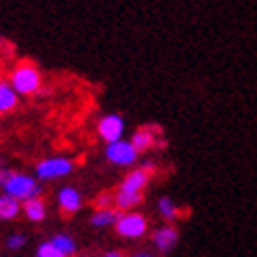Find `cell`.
I'll use <instances>...</instances> for the list:
<instances>
[{"label":"cell","instance_id":"cell-8","mask_svg":"<svg viewBox=\"0 0 257 257\" xmlns=\"http://www.w3.org/2000/svg\"><path fill=\"white\" fill-rule=\"evenodd\" d=\"M57 205L63 215H76L82 209V194L74 186H63L57 192Z\"/></svg>","mask_w":257,"mask_h":257},{"label":"cell","instance_id":"cell-15","mask_svg":"<svg viewBox=\"0 0 257 257\" xmlns=\"http://www.w3.org/2000/svg\"><path fill=\"white\" fill-rule=\"evenodd\" d=\"M51 242L55 244V247L66 257H74L76 251H78V244H76V240H74V236H70V234L59 232V234H55V236L51 238Z\"/></svg>","mask_w":257,"mask_h":257},{"label":"cell","instance_id":"cell-18","mask_svg":"<svg viewBox=\"0 0 257 257\" xmlns=\"http://www.w3.org/2000/svg\"><path fill=\"white\" fill-rule=\"evenodd\" d=\"M36 257H66V255H63L51 240H45V242H40V244H38Z\"/></svg>","mask_w":257,"mask_h":257},{"label":"cell","instance_id":"cell-17","mask_svg":"<svg viewBox=\"0 0 257 257\" xmlns=\"http://www.w3.org/2000/svg\"><path fill=\"white\" fill-rule=\"evenodd\" d=\"M5 244H7L9 251H19V249H24L28 244V236L24 232H13V234H9V236H7Z\"/></svg>","mask_w":257,"mask_h":257},{"label":"cell","instance_id":"cell-23","mask_svg":"<svg viewBox=\"0 0 257 257\" xmlns=\"http://www.w3.org/2000/svg\"><path fill=\"white\" fill-rule=\"evenodd\" d=\"M3 45H5V40H3V38H0V47H3Z\"/></svg>","mask_w":257,"mask_h":257},{"label":"cell","instance_id":"cell-11","mask_svg":"<svg viewBox=\"0 0 257 257\" xmlns=\"http://www.w3.org/2000/svg\"><path fill=\"white\" fill-rule=\"evenodd\" d=\"M156 126H142L137 128L135 135L131 137V144L135 146L137 152H146V150H150L154 144H156Z\"/></svg>","mask_w":257,"mask_h":257},{"label":"cell","instance_id":"cell-16","mask_svg":"<svg viewBox=\"0 0 257 257\" xmlns=\"http://www.w3.org/2000/svg\"><path fill=\"white\" fill-rule=\"evenodd\" d=\"M158 213L163 215L167 221H175L179 217V209L173 200H171L169 196H163V198H158Z\"/></svg>","mask_w":257,"mask_h":257},{"label":"cell","instance_id":"cell-3","mask_svg":"<svg viewBox=\"0 0 257 257\" xmlns=\"http://www.w3.org/2000/svg\"><path fill=\"white\" fill-rule=\"evenodd\" d=\"M72 171H74V160L66 156H49L36 163L34 175L38 181H55L61 177H68Z\"/></svg>","mask_w":257,"mask_h":257},{"label":"cell","instance_id":"cell-12","mask_svg":"<svg viewBox=\"0 0 257 257\" xmlns=\"http://www.w3.org/2000/svg\"><path fill=\"white\" fill-rule=\"evenodd\" d=\"M19 213H24V202H19L17 198L9 194H0V219L11 221L15 219Z\"/></svg>","mask_w":257,"mask_h":257},{"label":"cell","instance_id":"cell-7","mask_svg":"<svg viewBox=\"0 0 257 257\" xmlns=\"http://www.w3.org/2000/svg\"><path fill=\"white\" fill-rule=\"evenodd\" d=\"M97 135L105 144L120 142L122 135H124V118L120 114H105L97 122Z\"/></svg>","mask_w":257,"mask_h":257},{"label":"cell","instance_id":"cell-19","mask_svg":"<svg viewBox=\"0 0 257 257\" xmlns=\"http://www.w3.org/2000/svg\"><path fill=\"white\" fill-rule=\"evenodd\" d=\"M110 207H114V194L112 192H101L95 198V209H110Z\"/></svg>","mask_w":257,"mask_h":257},{"label":"cell","instance_id":"cell-9","mask_svg":"<svg viewBox=\"0 0 257 257\" xmlns=\"http://www.w3.org/2000/svg\"><path fill=\"white\" fill-rule=\"evenodd\" d=\"M152 242H154V247H156L160 253L167 255V253H171V251L177 247V242H179V232H177V228H173V226H163V228L154 230Z\"/></svg>","mask_w":257,"mask_h":257},{"label":"cell","instance_id":"cell-22","mask_svg":"<svg viewBox=\"0 0 257 257\" xmlns=\"http://www.w3.org/2000/svg\"><path fill=\"white\" fill-rule=\"evenodd\" d=\"M131 257H154L152 253H146V251H142V253H133Z\"/></svg>","mask_w":257,"mask_h":257},{"label":"cell","instance_id":"cell-10","mask_svg":"<svg viewBox=\"0 0 257 257\" xmlns=\"http://www.w3.org/2000/svg\"><path fill=\"white\" fill-rule=\"evenodd\" d=\"M122 211H118L116 207H110V209H95L93 215H91V226L93 228H110V226H116V221L120 219Z\"/></svg>","mask_w":257,"mask_h":257},{"label":"cell","instance_id":"cell-13","mask_svg":"<svg viewBox=\"0 0 257 257\" xmlns=\"http://www.w3.org/2000/svg\"><path fill=\"white\" fill-rule=\"evenodd\" d=\"M19 103V93L11 87L9 82L0 80V114L13 112Z\"/></svg>","mask_w":257,"mask_h":257},{"label":"cell","instance_id":"cell-24","mask_svg":"<svg viewBox=\"0 0 257 257\" xmlns=\"http://www.w3.org/2000/svg\"><path fill=\"white\" fill-rule=\"evenodd\" d=\"M0 169H3V160H0Z\"/></svg>","mask_w":257,"mask_h":257},{"label":"cell","instance_id":"cell-14","mask_svg":"<svg viewBox=\"0 0 257 257\" xmlns=\"http://www.w3.org/2000/svg\"><path fill=\"white\" fill-rule=\"evenodd\" d=\"M24 215L28 217V221L32 223H40L47 217V202L42 198H32L24 202Z\"/></svg>","mask_w":257,"mask_h":257},{"label":"cell","instance_id":"cell-20","mask_svg":"<svg viewBox=\"0 0 257 257\" xmlns=\"http://www.w3.org/2000/svg\"><path fill=\"white\" fill-rule=\"evenodd\" d=\"M11 175H13V171H11V169H0V188H5V184H7V179L11 177Z\"/></svg>","mask_w":257,"mask_h":257},{"label":"cell","instance_id":"cell-6","mask_svg":"<svg viewBox=\"0 0 257 257\" xmlns=\"http://www.w3.org/2000/svg\"><path fill=\"white\" fill-rule=\"evenodd\" d=\"M152 173H154L152 165H144L142 169H133L131 173L124 175V179L120 181L118 190L128 192V194H144V190L150 184V177H152Z\"/></svg>","mask_w":257,"mask_h":257},{"label":"cell","instance_id":"cell-4","mask_svg":"<svg viewBox=\"0 0 257 257\" xmlns=\"http://www.w3.org/2000/svg\"><path fill=\"white\" fill-rule=\"evenodd\" d=\"M114 230L122 238L137 240V238L146 236V232H148V219L142 215V213L128 211V213H122V215H120V219L116 221Z\"/></svg>","mask_w":257,"mask_h":257},{"label":"cell","instance_id":"cell-2","mask_svg":"<svg viewBox=\"0 0 257 257\" xmlns=\"http://www.w3.org/2000/svg\"><path fill=\"white\" fill-rule=\"evenodd\" d=\"M9 84L13 87L19 95H34L38 93L42 78H40V72L34 63L30 61H21L19 66H15V70L11 72L9 76Z\"/></svg>","mask_w":257,"mask_h":257},{"label":"cell","instance_id":"cell-5","mask_svg":"<svg viewBox=\"0 0 257 257\" xmlns=\"http://www.w3.org/2000/svg\"><path fill=\"white\" fill-rule=\"evenodd\" d=\"M105 158L116 167H133L139 158V152L131 144V139H120V142L105 146Z\"/></svg>","mask_w":257,"mask_h":257},{"label":"cell","instance_id":"cell-1","mask_svg":"<svg viewBox=\"0 0 257 257\" xmlns=\"http://www.w3.org/2000/svg\"><path fill=\"white\" fill-rule=\"evenodd\" d=\"M3 194L13 196L19 202H26V200H32V198H40L42 186L38 184L36 177H32L28 173H17V171H13V175L7 179V184L3 188Z\"/></svg>","mask_w":257,"mask_h":257},{"label":"cell","instance_id":"cell-21","mask_svg":"<svg viewBox=\"0 0 257 257\" xmlns=\"http://www.w3.org/2000/svg\"><path fill=\"white\" fill-rule=\"evenodd\" d=\"M101 257H124L120 251H108V253H103Z\"/></svg>","mask_w":257,"mask_h":257}]
</instances>
